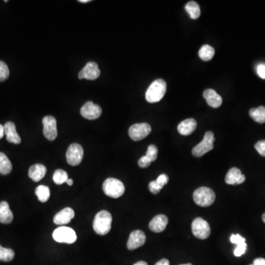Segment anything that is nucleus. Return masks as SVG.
<instances>
[{
  "label": "nucleus",
  "instance_id": "nucleus-26",
  "mask_svg": "<svg viewBox=\"0 0 265 265\" xmlns=\"http://www.w3.org/2000/svg\"><path fill=\"white\" fill-rule=\"evenodd\" d=\"M36 194L38 197V201L41 203H46L48 201L50 197V188L47 186L40 185L36 189Z\"/></svg>",
  "mask_w": 265,
  "mask_h": 265
},
{
  "label": "nucleus",
  "instance_id": "nucleus-35",
  "mask_svg": "<svg viewBox=\"0 0 265 265\" xmlns=\"http://www.w3.org/2000/svg\"><path fill=\"white\" fill-rule=\"evenodd\" d=\"M230 242L233 244H236L238 246V245L242 244V243H246V239L242 237L241 236L239 235V234H233L230 237Z\"/></svg>",
  "mask_w": 265,
  "mask_h": 265
},
{
  "label": "nucleus",
  "instance_id": "nucleus-15",
  "mask_svg": "<svg viewBox=\"0 0 265 265\" xmlns=\"http://www.w3.org/2000/svg\"><path fill=\"white\" fill-rule=\"evenodd\" d=\"M225 181L229 185H240L245 182L246 176L238 168H233L229 170Z\"/></svg>",
  "mask_w": 265,
  "mask_h": 265
},
{
  "label": "nucleus",
  "instance_id": "nucleus-3",
  "mask_svg": "<svg viewBox=\"0 0 265 265\" xmlns=\"http://www.w3.org/2000/svg\"><path fill=\"white\" fill-rule=\"evenodd\" d=\"M215 193L208 187H200L193 194L194 202L201 207H208L212 205L215 201Z\"/></svg>",
  "mask_w": 265,
  "mask_h": 265
},
{
  "label": "nucleus",
  "instance_id": "nucleus-5",
  "mask_svg": "<svg viewBox=\"0 0 265 265\" xmlns=\"http://www.w3.org/2000/svg\"><path fill=\"white\" fill-rule=\"evenodd\" d=\"M53 237L55 241L60 243L73 244L77 240V234L73 228L66 226L57 227L54 230Z\"/></svg>",
  "mask_w": 265,
  "mask_h": 265
},
{
  "label": "nucleus",
  "instance_id": "nucleus-13",
  "mask_svg": "<svg viewBox=\"0 0 265 265\" xmlns=\"http://www.w3.org/2000/svg\"><path fill=\"white\" fill-rule=\"evenodd\" d=\"M146 242V236L142 230H136L132 231L128 239L127 247L128 250H133L144 246Z\"/></svg>",
  "mask_w": 265,
  "mask_h": 265
},
{
  "label": "nucleus",
  "instance_id": "nucleus-28",
  "mask_svg": "<svg viewBox=\"0 0 265 265\" xmlns=\"http://www.w3.org/2000/svg\"><path fill=\"white\" fill-rule=\"evenodd\" d=\"M68 179V174L63 170H57L53 175V181L57 185L64 184Z\"/></svg>",
  "mask_w": 265,
  "mask_h": 265
},
{
  "label": "nucleus",
  "instance_id": "nucleus-10",
  "mask_svg": "<svg viewBox=\"0 0 265 265\" xmlns=\"http://www.w3.org/2000/svg\"><path fill=\"white\" fill-rule=\"evenodd\" d=\"M42 122L44 125L43 132L44 136L48 140L54 141L57 136V122L56 118L53 116H46L43 119Z\"/></svg>",
  "mask_w": 265,
  "mask_h": 265
},
{
  "label": "nucleus",
  "instance_id": "nucleus-34",
  "mask_svg": "<svg viewBox=\"0 0 265 265\" xmlns=\"http://www.w3.org/2000/svg\"><path fill=\"white\" fill-rule=\"evenodd\" d=\"M151 162L152 161L147 155H144L139 160L138 164H139V166L141 168H147L151 165Z\"/></svg>",
  "mask_w": 265,
  "mask_h": 265
},
{
  "label": "nucleus",
  "instance_id": "nucleus-22",
  "mask_svg": "<svg viewBox=\"0 0 265 265\" xmlns=\"http://www.w3.org/2000/svg\"><path fill=\"white\" fill-rule=\"evenodd\" d=\"M12 164L7 155L3 152H0V173L8 175L12 171Z\"/></svg>",
  "mask_w": 265,
  "mask_h": 265
},
{
  "label": "nucleus",
  "instance_id": "nucleus-39",
  "mask_svg": "<svg viewBox=\"0 0 265 265\" xmlns=\"http://www.w3.org/2000/svg\"><path fill=\"white\" fill-rule=\"evenodd\" d=\"M155 265H170V262L168 259H163L160 260L159 262H157Z\"/></svg>",
  "mask_w": 265,
  "mask_h": 265
},
{
  "label": "nucleus",
  "instance_id": "nucleus-21",
  "mask_svg": "<svg viewBox=\"0 0 265 265\" xmlns=\"http://www.w3.org/2000/svg\"><path fill=\"white\" fill-rule=\"evenodd\" d=\"M14 220V214L6 201L0 202V223L10 224Z\"/></svg>",
  "mask_w": 265,
  "mask_h": 265
},
{
  "label": "nucleus",
  "instance_id": "nucleus-40",
  "mask_svg": "<svg viewBox=\"0 0 265 265\" xmlns=\"http://www.w3.org/2000/svg\"><path fill=\"white\" fill-rule=\"evenodd\" d=\"M4 135H5V131H4V126L3 125H0V139H2Z\"/></svg>",
  "mask_w": 265,
  "mask_h": 265
},
{
  "label": "nucleus",
  "instance_id": "nucleus-44",
  "mask_svg": "<svg viewBox=\"0 0 265 265\" xmlns=\"http://www.w3.org/2000/svg\"><path fill=\"white\" fill-rule=\"evenodd\" d=\"M262 220H263L264 223H265V213L262 215Z\"/></svg>",
  "mask_w": 265,
  "mask_h": 265
},
{
  "label": "nucleus",
  "instance_id": "nucleus-16",
  "mask_svg": "<svg viewBox=\"0 0 265 265\" xmlns=\"http://www.w3.org/2000/svg\"><path fill=\"white\" fill-rule=\"evenodd\" d=\"M168 224V218L164 214L155 216L150 222L149 228L154 233H161L165 230Z\"/></svg>",
  "mask_w": 265,
  "mask_h": 265
},
{
  "label": "nucleus",
  "instance_id": "nucleus-8",
  "mask_svg": "<svg viewBox=\"0 0 265 265\" xmlns=\"http://www.w3.org/2000/svg\"><path fill=\"white\" fill-rule=\"evenodd\" d=\"M151 125L146 122L132 125L128 131L130 137L132 140L136 141V142L145 139L151 133Z\"/></svg>",
  "mask_w": 265,
  "mask_h": 265
},
{
  "label": "nucleus",
  "instance_id": "nucleus-32",
  "mask_svg": "<svg viewBox=\"0 0 265 265\" xmlns=\"http://www.w3.org/2000/svg\"><path fill=\"white\" fill-rule=\"evenodd\" d=\"M246 249H247V244L246 243L238 245L234 250V255L237 257H240L246 253Z\"/></svg>",
  "mask_w": 265,
  "mask_h": 265
},
{
  "label": "nucleus",
  "instance_id": "nucleus-42",
  "mask_svg": "<svg viewBox=\"0 0 265 265\" xmlns=\"http://www.w3.org/2000/svg\"><path fill=\"white\" fill-rule=\"evenodd\" d=\"M66 184H68L69 186L73 185V179H68L66 181Z\"/></svg>",
  "mask_w": 265,
  "mask_h": 265
},
{
  "label": "nucleus",
  "instance_id": "nucleus-6",
  "mask_svg": "<svg viewBox=\"0 0 265 265\" xmlns=\"http://www.w3.org/2000/svg\"><path fill=\"white\" fill-rule=\"evenodd\" d=\"M215 140L214 132L208 131L204 135V139L201 143L196 145L192 149V155L195 157H201L205 155L214 148V142Z\"/></svg>",
  "mask_w": 265,
  "mask_h": 265
},
{
  "label": "nucleus",
  "instance_id": "nucleus-11",
  "mask_svg": "<svg viewBox=\"0 0 265 265\" xmlns=\"http://www.w3.org/2000/svg\"><path fill=\"white\" fill-rule=\"evenodd\" d=\"M100 76L99 66L95 62H88L84 68L79 73V79L94 80L97 79Z\"/></svg>",
  "mask_w": 265,
  "mask_h": 265
},
{
  "label": "nucleus",
  "instance_id": "nucleus-46",
  "mask_svg": "<svg viewBox=\"0 0 265 265\" xmlns=\"http://www.w3.org/2000/svg\"></svg>",
  "mask_w": 265,
  "mask_h": 265
},
{
  "label": "nucleus",
  "instance_id": "nucleus-38",
  "mask_svg": "<svg viewBox=\"0 0 265 265\" xmlns=\"http://www.w3.org/2000/svg\"><path fill=\"white\" fill-rule=\"evenodd\" d=\"M254 265H265V259L263 258H258L253 262Z\"/></svg>",
  "mask_w": 265,
  "mask_h": 265
},
{
  "label": "nucleus",
  "instance_id": "nucleus-24",
  "mask_svg": "<svg viewBox=\"0 0 265 265\" xmlns=\"http://www.w3.org/2000/svg\"><path fill=\"white\" fill-rule=\"evenodd\" d=\"M186 11L192 19H197L201 16V8L194 1H190L185 6Z\"/></svg>",
  "mask_w": 265,
  "mask_h": 265
},
{
  "label": "nucleus",
  "instance_id": "nucleus-31",
  "mask_svg": "<svg viewBox=\"0 0 265 265\" xmlns=\"http://www.w3.org/2000/svg\"><path fill=\"white\" fill-rule=\"evenodd\" d=\"M148 187H149V190L151 191V192L155 194H158L160 191L163 189V187L156 182V181H151Z\"/></svg>",
  "mask_w": 265,
  "mask_h": 265
},
{
  "label": "nucleus",
  "instance_id": "nucleus-12",
  "mask_svg": "<svg viewBox=\"0 0 265 265\" xmlns=\"http://www.w3.org/2000/svg\"><path fill=\"white\" fill-rule=\"evenodd\" d=\"M80 114L83 117L89 120H94L99 118L102 114V109L93 102L89 101L83 105L80 109Z\"/></svg>",
  "mask_w": 265,
  "mask_h": 265
},
{
  "label": "nucleus",
  "instance_id": "nucleus-41",
  "mask_svg": "<svg viewBox=\"0 0 265 265\" xmlns=\"http://www.w3.org/2000/svg\"><path fill=\"white\" fill-rule=\"evenodd\" d=\"M133 265H148L147 262H144V261H140L138 262L137 263L134 264Z\"/></svg>",
  "mask_w": 265,
  "mask_h": 265
},
{
  "label": "nucleus",
  "instance_id": "nucleus-2",
  "mask_svg": "<svg viewBox=\"0 0 265 265\" xmlns=\"http://www.w3.org/2000/svg\"><path fill=\"white\" fill-rule=\"evenodd\" d=\"M167 83L162 79H157L151 83L147 90L145 98L150 103H155L159 102L166 94Z\"/></svg>",
  "mask_w": 265,
  "mask_h": 265
},
{
  "label": "nucleus",
  "instance_id": "nucleus-4",
  "mask_svg": "<svg viewBox=\"0 0 265 265\" xmlns=\"http://www.w3.org/2000/svg\"><path fill=\"white\" fill-rule=\"evenodd\" d=\"M103 189L105 194L109 197L118 198L123 195L125 188L122 181L116 178H110L103 183Z\"/></svg>",
  "mask_w": 265,
  "mask_h": 265
},
{
  "label": "nucleus",
  "instance_id": "nucleus-9",
  "mask_svg": "<svg viewBox=\"0 0 265 265\" xmlns=\"http://www.w3.org/2000/svg\"><path fill=\"white\" fill-rule=\"evenodd\" d=\"M66 161L71 166H77L83 158V149L79 144H72L66 152Z\"/></svg>",
  "mask_w": 265,
  "mask_h": 265
},
{
  "label": "nucleus",
  "instance_id": "nucleus-43",
  "mask_svg": "<svg viewBox=\"0 0 265 265\" xmlns=\"http://www.w3.org/2000/svg\"><path fill=\"white\" fill-rule=\"evenodd\" d=\"M79 2H81V3H87V2H91V0H79Z\"/></svg>",
  "mask_w": 265,
  "mask_h": 265
},
{
  "label": "nucleus",
  "instance_id": "nucleus-20",
  "mask_svg": "<svg viewBox=\"0 0 265 265\" xmlns=\"http://www.w3.org/2000/svg\"><path fill=\"white\" fill-rule=\"evenodd\" d=\"M197 128V122L194 119H187L178 125V131L183 136L191 134Z\"/></svg>",
  "mask_w": 265,
  "mask_h": 265
},
{
  "label": "nucleus",
  "instance_id": "nucleus-27",
  "mask_svg": "<svg viewBox=\"0 0 265 265\" xmlns=\"http://www.w3.org/2000/svg\"><path fill=\"white\" fill-rule=\"evenodd\" d=\"M15 253L12 249L5 248L0 246V261L2 262H11L14 259Z\"/></svg>",
  "mask_w": 265,
  "mask_h": 265
},
{
  "label": "nucleus",
  "instance_id": "nucleus-37",
  "mask_svg": "<svg viewBox=\"0 0 265 265\" xmlns=\"http://www.w3.org/2000/svg\"><path fill=\"white\" fill-rule=\"evenodd\" d=\"M257 74L261 78L265 79V63H260L258 65L257 68Z\"/></svg>",
  "mask_w": 265,
  "mask_h": 265
},
{
  "label": "nucleus",
  "instance_id": "nucleus-1",
  "mask_svg": "<svg viewBox=\"0 0 265 265\" xmlns=\"http://www.w3.org/2000/svg\"><path fill=\"white\" fill-rule=\"evenodd\" d=\"M112 216L111 213L106 210L100 211L96 214L94 220V230L99 235H106L112 229Z\"/></svg>",
  "mask_w": 265,
  "mask_h": 265
},
{
  "label": "nucleus",
  "instance_id": "nucleus-33",
  "mask_svg": "<svg viewBox=\"0 0 265 265\" xmlns=\"http://www.w3.org/2000/svg\"><path fill=\"white\" fill-rule=\"evenodd\" d=\"M255 149L262 156L265 157V140H261L255 145Z\"/></svg>",
  "mask_w": 265,
  "mask_h": 265
},
{
  "label": "nucleus",
  "instance_id": "nucleus-14",
  "mask_svg": "<svg viewBox=\"0 0 265 265\" xmlns=\"http://www.w3.org/2000/svg\"><path fill=\"white\" fill-rule=\"evenodd\" d=\"M74 210L67 207V208H63L55 215L53 222H54L55 224L57 225V226H64V225L70 223L71 220L74 218Z\"/></svg>",
  "mask_w": 265,
  "mask_h": 265
},
{
  "label": "nucleus",
  "instance_id": "nucleus-29",
  "mask_svg": "<svg viewBox=\"0 0 265 265\" xmlns=\"http://www.w3.org/2000/svg\"><path fill=\"white\" fill-rule=\"evenodd\" d=\"M10 71L6 63L0 61V81H5L9 77Z\"/></svg>",
  "mask_w": 265,
  "mask_h": 265
},
{
  "label": "nucleus",
  "instance_id": "nucleus-30",
  "mask_svg": "<svg viewBox=\"0 0 265 265\" xmlns=\"http://www.w3.org/2000/svg\"><path fill=\"white\" fill-rule=\"evenodd\" d=\"M147 156L151 160V161H154L156 160L158 156V148L154 145H150L148 147V151L146 153Z\"/></svg>",
  "mask_w": 265,
  "mask_h": 265
},
{
  "label": "nucleus",
  "instance_id": "nucleus-19",
  "mask_svg": "<svg viewBox=\"0 0 265 265\" xmlns=\"http://www.w3.org/2000/svg\"><path fill=\"white\" fill-rule=\"evenodd\" d=\"M46 173H47V168L43 164H34L29 169V177L35 182H38L43 179Z\"/></svg>",
  "mask_w": 265,
  "mask_h": 265
},
{
  "label": "nucleus",
  "instance_id": "nucleus-45",
  "mask_svg": "<svg viewBox=\"0 0 265 265\" xmlns=\"http://www.w3.org/2000/svg\"><path fill=\"white\" fill-rule=\"evenodd\" d=\"M192 265L191 264L189 263V264H185V265Z\"/></svg>",
  "mask_w": 265,
  "mask_h": 265
},
{
  "label": "nucleus",
  "instance_id": "nucleus-17",
  "mask_svg": "<svg viewBox=\"0 0 265 265\" xmlns=\"http://www.w3.org/2000/svg\"><path fill=\"white\" fill-rule=\"evenodd\" d=\"M4 131H5V134L8 142L16 144V145L21 143V137L17 132L16 125L14 122H6L4 125Z\"/></svg>",
  "mask_w": 265,
  "mask_h": 265
},
{
  "label": "nucleus",
  "instance_id": "nucleus-25",
  "mask_svg": "<svg viewBox=\"0 0 265 265\" xmlns=\"http://www.w3.org/2000/svg\"><path fill=\"white\" fill-rule=\"evenodd\" d=\"M214 53H215V51L212 47L208 45V44H205L199 50V57H201L204 61H208L213 58Z\"/></svg>",
  "mask_w": 265,
  "mask_h": 265
},
{
  "label": "nucleus",
  "instance_id": "nucleus-36",
  "mask_svg": "<svg viewBox=\"0 0 265 265\" xmlns=\"http://www.w3.org/2000/svg\"><path fill=\"white\" fill-rule=\"evenodd\" d=\"M155 181H156V182L160 186L164 187L166 184H168V181H169V177L168 176V175H166V174H161Z\"/></svg>",
  "mask_w": 265,
  "mask_h": 265
},
{
  "label": "nucleus",
  "instance_id": "nucleus-7",
  "mask_svg": "<svg viewBox=\"0 0 265 265\" xmlns=\"http://www.w3.org/2000/svg\"><path fill=\"white\" fill-rule=\"evenodd\" d=\"M192 234L196 238L206 240L211 234V227L208 222L201 217H197L191 223Z\"/></svg>",
  "mask_w": 265,
  "mask_h": 265
},
{
  "label": "nucleus",
  "instance_id": "nucleus-23",
  "mask_svg": "<svg viewBox=\"0 0 265 265\" xmlns=\"http://www.w3.org/2000/svg\"><path fill=\"white\" fill-rule=\"evenodd\" d=\"M250 117L255 121L260 124L265 122V106H259L256 109H251L249 112Z\"/></svg>",
  "mask_w": 265,
  "mask_h": 265
},
{
  "label": "nucleus",
  "instance_id": "nucleus-18",
  "mask_svg": "<svg viewBox=\"0 0 265 265\" xmlns=\"http://www.w3.org/2000/svg\"><path fill=\"white\" fill-rule=\"evenodd\" d=\"M204 97L207 100L208 106L214 109L220 107L223 103V99L221 96L213 89H207L204 91Z\"/></svg>",
  "mask_w": 265,
  "mask_h": 265
}]
</instances>
